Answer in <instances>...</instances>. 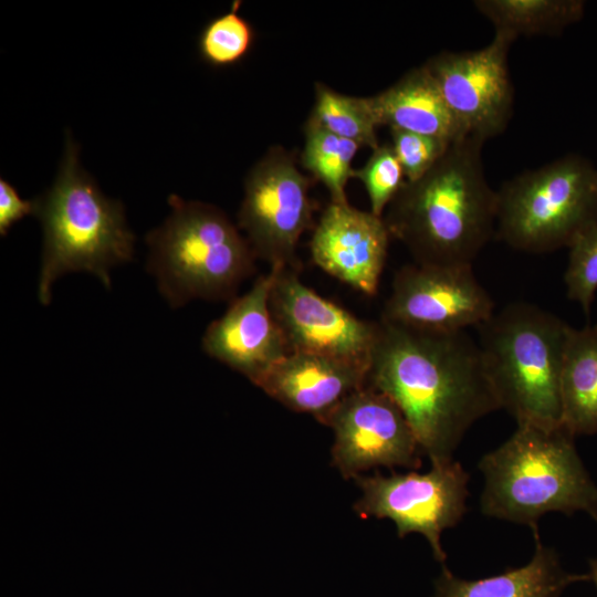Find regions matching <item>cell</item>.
Listing matches in <instances>:
<instances>
[{"label": "cell", "instance_id": "obj_26", "mask_svg": "<svg viewBox=\"0 0 597 597\" xmlns=\"http://www.w3.org/2000/svg\"><path fill=\"white\" fill-rule=\"evenodd\" d=\"M391 147L402 167L406 181L425 175L452 143L406 130L390 129Z\"/></svg>", "mask_w": 597, "mask_h": 597}, {"label": "cell", "instance_id": "obj_12", "mask_svg": "<svg viewBox=\"0 0 597 597\" xmlns=\"http://www.w3.org/2000/svg\"><path fill=\"white\" fill-rule=\"evenodd\" d=\"M494 313V301L472 266L408 264L397 271L380 320L432 332L478 327Z\"/></svg>", "mask_w": 597, "mask_h": 597}, {"label": "cell", "instance_id": "obj_2", "mask_svg": "<svg viewBox=\"0 0 597 597\" xmlns=\"http://www.w3.org/2000/svg\"><path fill=\"white\" fill-rule=\"evenodd\" d=\"M485 142H453L425 175L406 181L383 218L415 263L472 266L495 235L498 191L489 185L481 151Z\"/></svg>", "mask_w": 597, "mask_h": 597}, {"label": "cell", "instance_id": "obj_1", "mask_svg": "<svg viewBox=\"0 0 597 597\" xmlns=\"http://www.w3.org/2000/svg\"><path fill=\"white\" fill-rule=\"evenodd\" d=\"M367 385L391 398L431 464L453 460L470 427L501 409L478 342L380 320Z\"/></svg>", "mask_w": 597, "mask_h": 597}, {"label": "cell", "instance_id": "obj_9", "mask_svg": "<svg viewBox=\"0 0 597 597\" xmlns=\"http://www.w3.org/2000/svg\"><path fill=\"white\" fill-rule=\"evenodd\" d=\"M310 187L311 179L282 147L271 148L245 177L239 227L255 256L271 268L297 270L300 238L313 224Z\"/></svg>", "mask_w": 597, "mask_h": 597}, {"label": "cell", "instance_id": "obj_25", "mask_svg": "<svg viewBox=\"0 0 597 597\" xmlns=\"http://www.w3.org/2000/svg\"><path fill=\"white\" fill-rule=\"evenodd\" d=\"M352 177L358 178L365 186L370 211L383 217L387 207L406 182L402 167L391 145H379L373 150L367 163Z\"/></svg>", "mask_w": 597, "mask_h": 597}, {"label": "cell", "instance_id": "obj_22", "mask_svg": "<svg viewBox=\"0 0 597 597\" xmlns=\"http://www.w3.org/2000/svg\"><path fill=\"white\" fill-rule=\"evenodd\" d=\"M326 130L359 146L376 149L379 126L369 97H353L337 93L324 84H316L315 104L310 116Z\"/></svg>", "mask_w": 597, "mask_h": 597}, {"label": "cell", "instance_id": "obj_6", "mask_svg": "<svg viewBox=\"0 0 597 597\" xmlns=\"http://www.w3.org/2000/svg\"><path fill=\"white\" fill-rule=\"evenodd\" d=\"M475 328L501 409L517 425L561 426V377L570 326L535 304L519 301Z\"/></svg>", "mask_w": 597, "mask_h": 597}, {"label": "cell", "instance_id": "obj_20", "mask_svg": "<svg viewBox=\"0 0 597 597\" xmlns=\"http://www.w3.org/2000/svg\"><path fill=\"white\" fill-rule=\"evenodd\" d=\"M476 10L495 32L516 40L520 35H557L579 21L585 3L580 0H476Z\"/></svg>", "mask_w": 597, "mask_h": 597}, {"label": "cell", "instance_id": "obj_17", "mask_svg": "<svg viewBox=\"0 0 597 597\" xmlns=\"http://www.w3.org/2000/svg\"><path fill=\"white\" fill-rule=\"evenodd\" d=\"M378 125L436 137L449 143L465 135L425 65L369 97Z\"/></svg>", "mask_w": 597, "mask_h": 597}, {"label": "cell", "instance_id": "obj_28", "mask_svg": "<svg viewBox=\"0 0 597 597\" xmlns=\"http://www.w3.org/2000/svg\"><path fill=\"white\" fill-rule=\"evenodd\" d=\"M589 564H590L589 577L594 582L597 588V558L590 559Z\"/></svg>", "mask_w": 597, "mask_h": 597}, {"label": "cell", "instance_id": "obj_10", "mask_svg": "<svg viewBox=\"0 0 597 597\" xmlns=\"http://www.w3.org/2000/svg\"><path fill=\"white\" fill-rule=\"evenodd\" d=\"M321 423L334 433L332 464L344 479L381 467H421L423 453L402 411L368 385L346 397Z\"/></svg>", "mask_w": 597, "mask_h": 597}, {"label": "cell", "instance_id": "obj_16", "mask_svg": "<svg viewBox=\"0 0 597 597\" xmlns=\"http://www.w3.org/2000/svg\"><path fill=\"white\" fill-rule=\"evenodd\" d=\"M369 365L291 352L255 385L286 408L318 422L346 397L367 385Z\"/></svg>", "mask_w": 597, "mask_h": 597}, {"label": "cell", "instance_id": "obj_3", "mask_svg": "<svg viewBox=\"0 0 597 597\" xmlns=\"http://www.w3.org/2000/svg\"><path fill=\"white\" fill-rule=\"evenodd\" d=\"M574 436L562 425H517L513 434L484 454L479 469L484 515L527 525L538 536L546 513H588L597 522V485L585 469Z\"/></svg>", "mask_w": 597, "mask_h": 597}, {"label": "cell", "instance_id": "obj_5", "mask_svg": "<svg viewBox=\"0 0 597 597\" xmlns=\"http://www.w3.org/2000/svg\"><path fill=\"white\" fill-rule=\"evenodd\" d=\"M168 203V217L145 238L147 271L161 296L172 308L232 297L255 270L247 238L216 206L177 195Z\"/></svg>", "mask_w": 597, "mask_h": 597}, {"label": "cell", "instance_id": "obj_21", "mask_svg": "<svg viewBox=\"0 0 597 597\" xmlns=\"http://www.w3.org/2000/svg\"><path fill=\"white\" fill-rule=\"evenodd\" d=\"M359 147L358 144L326 130L308 118L302 164L325 185L332 202H347L345 186L352 177V161Z\"/></svg>", "mask_w": 597, "mask_h": 597}, {"label": "cell", "instance_id": "obj_24", "mask_svg": "<svg viewBox=\"0 0 597 597\" xmlns=\"http://www.w3.org/2000/svg\"><path fill=\"white\" fill-rule=\"evenodd\" d=\"M568 248L564 275L567 296L588 314L597 291V222L582 230Z\"/></svg>", "mask_w": 597, "mask_h": 597}, {"label": "cell", "instance_id": "obj_27", "mask_svg": "<svg viewBox=\"0 0 597 597\" xmlns=\"http://www.w3.org/2000/svg\"><path fill=\"white\" fill-rule=\"evenodd\" d=\"M35 207V200L22 199L8 180L0 179V234L2 237L7 235L12 224L28 214H34Z\"/></svg>", "mask_w": 597, "mask_h": 597}, {"label": "cell", "instance_id": "obj_18", "mask_svg": "<svg viewBox=\"0 0 597 597\" xmlns=\"http://www.w3.org/2000/svg\"><path fill=\"white\" fill-rule=\"evenodd\" d=\"M536 547L524 566L491 577L468 580L455 576L442 564L432 597H561L573 583L590 579L589 574L564 570L553 548L535 536Z\"/></svg>", "mask_w": 597, "mask_h": 597}, {"label": "cell", "instance_id": "obj_14", "mask_svg": "<svg viewBox=\"0 0 597 597\" xmlns=\"http://www.w3.org/2000/svg\"><path fill=\"white\" fill-rule=\"evenodd\" d=\"M280 269L271 268L245 294L233 298L224 314L208 325L201 339L207 355L254 385L291 353L270 307L271 291Z\"/></svg>", "mask_w": 597, "mask_h": 597}, {"label": "cell", "instance_id": "obj_11", "mask_svg": "<svg viewBox=\"0 0 597 597\" xmlns=\"http://www.w3.org/2000/svg\"><path fill=\"white\" fill-rule=\"evenodd\" d=\"M514 41L495 32L482 49L443 51L423 64L465 136L485 142L506 128L514 103L507 64Z\"/></svg>", "mask_w": 597, "mask_h": 597}, {"label": "cell", "instance_id": "obj_4", "mask_svg": "<svg viewBox=\"0 0 597 597\" xmlns=\"http://www.w3.org/2000/svg\"><path fill=\"white\" fill-rule=\"evenodd\" d=\"M34 200L43 229L39 302L49 305L54 282L70 272L94 274L109 290V271L132 261L135 235L122 202L107 198L82 168L70 135L53 185Z\"/></svg>", "mask_w": 597, "mask_h": 597}, {"label": "cell", "instance_id": "obj_7", "mask_svg": "<svg viewBox=\"0 0 597 597\" xmlns=\"http://www.w3.org/2000/svg\"><path fill=\"white\" fill-rule=\"evenodd\" d=\"M595 222L597 169L577 155L520 174L498 190L495 235L515 250L568 248Z\"/></svg>", "mask_w": 597, "mask_h": 597}, {"label": "cell", "instance_id": "obj_23", "mask_svg": "<svg viewBox=\"0 0 597 597\" xmlns=\"http://www.w3.org/2000/svg\"><path fill=\"white\" fill-rule=\"evenodd\" d=\"M234 3L229 12L211 20L199 36V53L213 66L238 63L250 51L254 32L251 24L238 13Z\"/></svg>", "mask_w": 597, "mask_h": 597}, {"label": "cell", "instance_id": "obj_15", "mask_svg": "<svg viewBox=\"0 0 597 597\" xmlns=\"http://www.w3.org/2000/svg\"><path fill=\"white\" fill-rule=\"evenodd\" d=\"M390 232L383 217L348 202H332L322 213L310 248L323 271L366 294L378 292Z\"/></svg>", "mask_w": 597, "mask_h": 597}, {"label": "cell", "instance_id": "obj_8", "mask_svg": "<svg viewBox=\"0 0 597 597\" xmlns=\"http://www.w3.org/2000/svg\"><path fill=\"white\" fill-rule=\"evenodd\" d=\"M360 498L354 511L362 519H388L400 538L411 533L425 536L433 557L446 564L441 535L454 527L467 511L469 474L460 462L431 464L429 471L379 472L354 479Z\"/></svg>", "mask_w": 597, "mask_h": 597}, {"label": "cell", "instance_id": "obj_19", "mask_svg": "<svg viewBox=\"0 0 597 597\" xmlns=\"http://www.w3.org/2000/svg\"><path fill=\"white\" fill-rule=\"evenodd\" d=\"M562 426L574 437L597 433V324L570 326L561 377Z\"/></svg>", "mask_w": 597, "mask_h": 597}, {"label": "cell", "instance_id": "obj_13", "mask_svg": "<svg viewBox=\"0 0 597 597\" xmlns=\"http://www.w3.org/2000/svg\"><path fill=\"white\" fill-rule=\"evenodd\" d=\"M272 315L291 352L370 364L378 322L358 318L281 268L270 296Z\"/></svg>", "mask_w": 597, "mask_h": 597}]
</instances>
